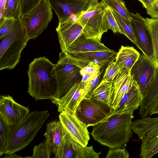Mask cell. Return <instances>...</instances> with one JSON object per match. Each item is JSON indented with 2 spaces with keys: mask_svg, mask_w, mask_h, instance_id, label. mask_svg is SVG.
Instances as JSON below:
<instances>
[{
  "mask_svg": "<svg viewBox=\"0 0 158 158\" xmlns=\"http://www.w3.org/2000/svg\"><path fill=\"white\" fill-rule=\"evenodd\" d=\"M134 111H112L106 119L93 126L91 134L93 138L109 148H125L132 137L131 126Z\"/></svg>",
  "mask_w": 158,
  "mask_h": 158,
  "instance_id": "cell-1",
  "label": "cell"
},
{
  "mask_svg": "<svg viewBox=\"0 0 158 158\" xmlns=\"http://www.w3.org/2000/svg\"><path fill=\"white\" fill-rule=\"evenodd\" d=\"M54 65L44 56L35 58L29 64L27 92L36 101L55 98L58 85L52 75Z\"/></svg>",
  "mask_w": 158,
  "mask_h": 158,
  "instance_id": "cell-2",
  "label": "cell"
},
{
  "mask_svg": "<svg viewBox=\"0 0 158 158\" xmlns=\"http://www.w3.org/2000/svg\"><path fill=\"white\" fill-rule=\"evenodd\" d=\"M49 116L47 110L30 112L20 123L10 126L11 132L5 154L24 149L33 140Z\"/></svg>",
  "mask_w": 158,
  "mask_h": 158,
  "instance_id": "cell-3",
  "label": "cell"
},
{
  "mask_svg": "<svg viewBox=\"0 0 158 158\" xmlns=\"http://www.w3.org/2000/svg\"><path fill=\"white\" fill-rule=\"evenodd\" d=\"M0 40V70H12L19 62L21 52L30 40L21 17L11 31Z\"/></svg>",
  "mask_w": 158,
  "mask_h": 158,
  "instance_id": "cell-4",
  "label": "cell"
},
{
  "mask_svg": "<svg viewBox=\"0 0 158 158\" xmlns=\"http://www.w3.org/2000/svg\"><path fill=\"white\" fill-rule=\"evenodd\" d=\"M90 62L75 59L66 52H60L52 72L57 80L58 88L55 98L52 100L60 99L75 84L80 82L82 79L80 71Z\"/></svg>",
  "mask_w": 158,
  "mask_h": 158,
  "instance_id": "cell-5",
  "label": "cell"
},
{
  "mask_svg": "<svg viewBox=\"0 0 158 158\" xmlns=\"http://www.w3.org/2000/svg\"><path fill=\"white\" fill-rule=\"evenodd\" d=\"M107 6L104 0H90L77 20L83 27V35L87 39L101 41L108 29Z\"/></svg>",
  "mask_w": 158,
  "mask_h": 158,
  "instance_id": "cell-6",
  "label": "cell"
},
{
  "mask_svg": "<svg viewBox=\"0 0 158 158\" xmlns=\"http://www.w3.org/2000/svg\"><path fill=\"white\" fill-rule=\"evenodd\" d=\"M131 127L141 140L140 158H150L158 153V117L141 118L132 122Z\"/></svg>",
  "mask_w": 158,
  "mask_h": 158,
  "instance_id": "cell-7",
  "label": "cell"
},
{
  "mask_svg": "<svg viewBox=\"0 0 158 158\" xmlns=\"http://www.w3.org/2000/svg\"><path fill=\"white\" fill-rule=\"evenodd\" d=\"M53 17L48 0H41L29 13L21 18L29 39L38 37L48 27Z\"/></svg>",
  "mask_w": 158,
  "mask_h": 158,
  "instance_id": "cell-8",
  "label": "cell"
},
{
  "mask_svg": "<svg viewBox=\"0 0 158 158\" xmlns=\"http://www.w3.org/2000/svg\"><path fill=\"white\" fill-rule=\"evenodd\" d=\"M113 108L106 103L91 98H83L75 111L77 117L88 127L107 118Z\"/></svg>",
  "mask_w": 158,
  "mask_h": 158,
  "instance_id": "cell-9",
  "label": "cell"
},
{
  "mask_svg": "<svg viewBox=\"0 0 158 158\" xmlns=\"http://www.w3.org/2000/svg\"><path fill=\"white\" fill-rule=\"evenodd\" d=\"M156 69L153 61L141 54L130 71V75L138 85L143 98L153 81Z\"/></svg>",
  "mask_w": 158,
  "mask_h": 158,
  "instance_id": "cell-10",
  "label": "cell"
},
{
  "mask_svg": "<svg viewBox=\"0 0 158 158\" xmlns=\"http://www.w3.org/2000/svg\"><path fill=\"white\" fill-rule=\"evenodd\" d=\"M48 0L60 23L69 19L77 20L90 0Z\"/></svg>",
  "mask_w": 158,
  "mask_h": 158,
  "instance_id": "cell-11",
  "label": "cell"
},
{
  "mask_svg": "<svg viewBox=\"0 0 158 158\" xmlns=\"http://www.w3.org/2000/svg\"><path fill=\"white\" fill-rule=\"evenodd\" d=\"M63 127L78 143L85 147L88 144L90 137L88 127L74 113L64 111L59 116Z\"/></svg>",
  "mask_w": 158,
  "mask_h": 158,
  "instance_id": "cell-12",
  "label": "cell"
},
{
  "mask_svg": "<svg viewBox=\"0 0 158 158\" xmlns=\"http://www.w3.org/2000/svg\"><path fill=\"white\" fill-rule=\"evenodd\" d=\"M30 112L28 107L16 102L9 95L0 98V116L10 125L14 126L21 122Z\"/></svg>",
  "mask_w": 158,
  "mask_h": 158,
  "instance_id": "cell-13",
  "label": "cell"
},
{
  "mask_svg": "<svg viewBox=\"0 0 158 158\" xmlns=\"http://www.w3.org/2000/svg\"><path fill=\"white\" fill-rule=\"evenodd\" d=\"M130 15L131 18V23L138 43L139 48L144 55L153 61V50L152 40L145 19L138 13L130 12Z\"/></svg>",
  "mask_w": 158,
  "mask_h": 158,
  "instance_id": "cell-14",
  "label": "cell"
},
{
  "mask_svg": "<svg viewBox=\"0 0 158 158\" xmlns=\"http://www.w3.org/2000/svg\"><path fill=\"white\" fill-rule=\"evenodd\" d=\"M86 83L81 81L75 84L62 98L52 100V102L57 106L59 112L67 111L75 113L77 107L85 97Z\"/></svg>",
  "mask_w": 158,
  "mask_h": 158,
  "instance_id": "cell-15",
  "label": "cell"
},
{
  "mask_svg": "<svg viewBox=\"0 0 158 158\" xmlns=\"http://www.w3.org/2000/svg\"><path fill=\"white\" fill-rule=\"evenodd\" d=\"M56 31L62 52H66L70 45L83 34V27L77 20L69 19L59 23Z\"/></svg>",
  "mask_w": 158,
  "mask_h": 158,
  "instance_id": "cell-16",
  "label": "cell"
},
{
  "mask_svg": "<svg viewBox=\"0 0 158 158\" xmlns=\"http://www.w3.org/2000/svg\"><path fill=\"white\" fill-rule=\"evenodd\" d=\"M130 71L123 68L113 82V88L109 105L116 109L123 96L133 86L135 82L131 76Z\"/></svg>",
  "mask_w": 158,
  "mask_h": 158,
  "instance_id": "cell-17",
  "label": "cell"
},
{
  "mask_svg": "<svg viewBox=\"0 0 158 158\" xmlns=\"http://www.w3.org/2000/svg\"><path fill=\"white\" fill-rule=\"evenodd\" d=\"M67 54L71 57L80 60L93 62L102 68L103 66H107L114 61L116 59L117 52L114 50L110 49L104 51Z\"/></svg>",
  "mask_w": 158,
  "mask_h": 158,
  "instance_id": "cell-18",
  "label": "cell"
},
{
  "mask_svg": "<svg viewBox=\"0 0 158 158\" xmlns=\"http://www.w3.org/2000/svg\"><path fill=\"white\" fill-rule=\"evenodd\" d=\"M158 101V68H156L153 81L139 107V115L141 118L150 116Z\"/></svg>",
  "mask_w": 158,
  "mask_h": 158,
  "instance_id": "cell-19",
  "label": "cell"
},
{
  "mask_svg": "<svg viewBox=\"0 0 158 158\" xmlns=\"http://www.w3.org/2000/svg\"><path fill=\"white\" fill-rule=\"evenodd\" d=\"M110 50L100 41L86 38L82 34L70 45L66 52L69 54Z\"/></svg>",
  "mask_w": 158,
  "mask_h": 158,
  "instance_id": "cell-20",
  "label": "cell"
},
{
  "mask_svg": "<svg viewBox=\"0 0 158 158\" xmlns=\"http://www.w3.org/2000/svg\"><path fill=\"white\" fill-rule=\"evenodd\" d=\"M143 98L139 88L135 82L132 87L123 96L117 107L113 111L119 113L131 110L135 111L139 107Z\"/></svg>",
  "mask_w": 158,
  "mask_h": 158,
  "instance_id": "cell-21",
  "label": "cell"
},
{
  "mask_svg": "<svg viewBox=\"0 0 158 158\" xmlns=\"http://www.w3.org/2000/svg\"><path fill=\"white\" fill-rule=\"evenodd\" d=\"M82 146L77 143L66 130L62 140L54 154L55 157L77 158Z\"/></svg>",
  "mask_w": 158,
  "mask_h": 158,
  "instance_id": "cell-22",
  "label": "cell"
},
{
  "mask_svg": "<svg viewBox=\"0 0 158 158\" xmlns=\"http://www.w3.org/2000/svg\"><path fill=\"white\" fill-rule=\"evenodd\" d=\"M140 55L133 47L122 45L117 52L115 62L121 69H125L130 71Z\"/></svg>",
  "mask_w": 158,
  "mask_h": 158,
  "instance_id": "cell-23",
  "label": "cell"
},
{
  "mask_svg": "<svg viewBox=\"0 0 158 158\" xmlns=\"http://www.w3.org/2000/svg\"><path fill=\"white\" fill-rule=\"evenodd\" d=\"M66 130L60 120L49 122L47 124L44 136L50 139L53 147V153H55L62 140Z\"/></svg>",
  "mask_w": 158,
  "mask_h": 158,
  "instance_id": "cell-24",
  "label": "cell"
},
{
  "mask_svg": "<svg viewBox=\"0 0 158 158\" xmlns=\"http://www.w3.org/2000/svg\"><path fill=\"white\" fill-rule=\"evenodd\" d=\"M145 19L152 40L153 50V61L156 67L158 68V19Z\"/></svg>",
  "mask_w": 158,
  "mask_h": 158,
  "instance_id": "cell-25",
  "label": "cell"
},
{
  "mask_svg": "<svg viewBox=\"0 0 158 158\" xmlns=\"http://www.w3.org/2000/svg\"><path fill=\"white\" fill-rule=\"evenodd\" d=\"M112 88L113 82L102 81L90 98L109 105Z\"/></svg>",
  "mask_w": 158,
  "mask_h": 158,
  "instance_id": "cell-26",
  "label": "cell"
},
{
  "mask_svg": "<svg viewBox=\"0 0 158 158\" xmlns=\"http://www.w3.org/2000/svg\"><path fill=\"white\" fill-rule=\"evenodd\" d=\"M123 35L139 48L138 43L135 36L131 21L122 16L115 11L111 10Z\"/></svg>",
  "mask_w": 158,
  "mask_h": 158,
  "instance_id": "cell-27",
  "label": "cell"
},
{
  "mask_svg": "<svg viewBox=\"0 0 158 158\" xmlns=\"http://www.w3.org/2000/svg\"><path fill=\"white\" fill-rule=\"evenodd\" d=\"M42 143L34 146L31 158H50L53 153V147L49 139L45 137Z\"/></svg>",
  "mask_w": 158,
  "mask_h": 158,
  "instance_id": "cell-28",
  "label": "cell"
},
{
  "mask_svg": "<svg viewBox=\"0 0 158 158\" xmlns=\"http://www.w3.org/2000/svg\"><path fill=\"white\" fill-rule=\"evenodd\" d=\"M21 9L20 0H6L3 18L21 17Z\"/></svg>",
  "mask_w": 158,
  "mask_h": 158,
  "instance_id": "cell-29",
  "label": "cell"
},
{
  "mask_svg": "<svg viewBox=\"0 0 158 158\" xmlns=\"http://www.w3.org/2000/svg\"><path fill=\"white\" fill-rule=\"evenodd\" d=\"M0 156L5 153L9 138L11 127L0 116Z\"/></svg>",
  "mask_w": 158,
  "mask_h": 158,
  "instance_id": "cell-30",
  "label": "cell"
},
{
  "mask_svg": "<svg viewBox=\"0 0 158 158\" xmlns=\"http://www.w3.org/2000/svg\"><path fill=\"white\" fill-rule=\"evenodd\" d=\"M106 6L111 10H114L119 14L131 21L130 12L126 6L123 0H104Z\"/></svg>",
  "mask_w": 158,
  "mask_h": 158,
  "instance_id": "cell-31",
  "label": "cell"
},
{
  "mask_svg": "<svg viewBox=\"0 0 158 158\" xmlns=\"http://www.w3.org/2000/svg\"><path fill=\"white\" fill-rule=\"evenodd\" d=\"M102 71L100 70L93 75L86 84L85 92L84 98H89L98 86Z\"/></svg>",
  "mask_w": 158,
  "mask_h": 158,
  "instance_id": "cell-32",
  "label": "cell"
},
{
  "mask_svg": "<svg viewBox=\"0 0 158 158\" xmlns=\"http://www.w3.org/2000/svg\"><path fill=\"white\" fill-rule=\"evenodd\" d=\"M18 19L7 18L0 20V39L11 31Z\"/></svg>",
  "mask_w": 158,
  "mask_h": 158,
  "instance_id": "cell-33",
  "label": "cell"
},
{
  "mask_svg": "<svg viewBox=\"0 0 158 158\" xmlns=\"http://www.w3.org/2000/svg\"><path fill=\"white\" fill-rule=\"evenodd\" d=\"M121 69L115 62H113L107 66L102 81L113 82Z\"/></svg>",
  "mask_w": 158,
  "mask_h": 158,
  "instance_id": "cell-34",
  "label": "cell"
},
{
  "mask_svg": "<svg viewBox=\"0 0 158 158\" xmlns=\"http://www.w3.org/2000/svg\"><path fill=\"white\" fill-rule=\"evenodd\" d=\"M106 15L108 29L111 30L114 33H119L123 34L111 9L107 6Z\"/></svg>",
  "mask_w": 158,
  "mask_h": 158,
  "instance_id": "cell-35",
  "label": "cell"
},
{
  "mask_svg": "<svg viewBox=\"0 0 158 158\" xmlns=\"http://www.w3.org/2000/svg\"><path fill=\"white\" fill-rule=\"evenodd\" d=\"M41 0H20L21 18L29 13Z\"/></svg>",
  "mask_w": 158,
  "mask_h": 158,
  "instance_id": "cell-36",
  "label": "cell"
},
{
  "mask_svg": "<svg viewBox=\"0 0 158 158\" xmlns=\"http://www.w3.org/2000/svg\"><path fill=\"white\" fill-rule=\"evenodd\" d=\"M101 153V152H95L92 145L89 147L82 146L77 158H99Z\"/></svg>",
  "mask_w": 158,
  "mask_h": 158,
  "instance_id": "cell-37",
  "label": "cell"
},
{
  "mask_svg": "<svg viewBox=\"0 0 158 158\" xmlns=\"http://www.w3.org/2000/svg\"><path fill=\"white\" fill-rule=\"evenodd\" d=\"M130 155L125 148H110L106 158H128Z\"/></svg>",
  "mask_w": 158,
  "mask_h": 158,
  "instance_id": "cell-38",
  "label": "cell"
},
{
  "mask_svg": "<svg viewBox=\"0 0 158 158\" xmlns=\"http://www.w3.org/2000/svg\"><path fill=\"white\" fill-rule=\"evenodd\" d=\"M102 68L98 64L91 62L81 69L80 73L82 76L86 73L94 75L101 70Z\"/></svg>",
  "mask_w": 158,
  "mask_h": 158,
  "instance_id": "cell-39",
  "label": "cell"
},
{
  "mask_svg": "<svg viewBox=\"0 0 158 158\" xmlns=\"http://www.w3.org/2000/svg\"><path fill=\"white\" fill-rule=\"evenodd\" d=\"M146 9L147 13L152 19H158V0H156Z\"/></svg>",
  "mask_w": 158,
  "mask_h": 158,
  "instance_id": "cell-40",
  "label": "cell"
},
{
  "mask_svg": "<svg viewBox=\"0 0 158 158\" xmlns=\"http://www.w3.org/2000/svg\"><path fill=\"white\" fill-rule=\"evenodd\" d=\"M141 2L146 9L150 6L156 0H137Z\"/></svg>",
  "mask_w": 158,
  "mask_h": 158,
  "instance_id": "cell-41",
  "label": "cell"
},
{
  "mask_svg": "<svg viewBox=\"0 0 158 158\" xmlns=\"http://www.w3.org/2000/svg\"><path fill=\"white\" fill-rule=\"evenodd\" d=\"M6 0H0V20L3 16L4 7Z\"/></svg>",
  "mask_w": 158,
  "mask_h": 158,
  "instance_id": "cell-42",
  "label": "cell"
},
{
  "mask_svg": "<svg viewBox=\"0 0 158 158\" xmlns=\"http://www.w3.org/2000/svg\"><path fill=\"white\" fill-rule=\"evenodd\" d=\"M94 75H91L87 73L84 74L82 76L81 81L85 82H87Z\"/></svg>",
  "mask_w": 158,
  "mask_h": 158,
  "instance_id": "cell-43",
  "label": "cell"
},
{
  "mask_svg": "<svg viewBox=\"0 0 158 158\" xmlns=\"http://www.w3.org/2000/svg\"><path fill=\"white\" fill-rule=\"evenodd\" d=\"M158 114V101L155 106L152 110L150 116L152 114Z\"/></svg>",
  "mask_w": 158,
  "mask_h": 158,
  "instance_id": "cell-44",
  "label": "cell"
},
{
  "mask_svg": "<svg viewBox=\"0 0 158 158\" xmlns=\"http://www.w3.org/2000/svg\"><path fill=\"white\" fill-rule=\"evenodd\" d=\"M7 156H5L4 157H6V158H21L22 157L20 156H19L16 154L15 153H12L9 155Z\"/></svg>",
  "mask_w": 158,
  "mask_h": 158,
  "instance_id": "cell-45",
  "label": "cell"
}]
</instances>
